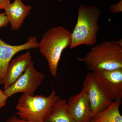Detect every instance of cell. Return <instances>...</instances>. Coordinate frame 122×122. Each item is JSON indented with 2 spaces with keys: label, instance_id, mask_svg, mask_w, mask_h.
I'll list each match as a JSON object with an SVG mask.
<instances>
[{
  "label": "cell",
  "instance_id": "cell-1",
  "mask_svg": "<svg viewBox=\"0 0 122 122\" xmlns=\"http://www.w3.org/2000/svg\"><path fill=\"white\" fill-rule=\"evenodd\" d=\"M78 61L85 63L92 72L122 69V41H105L94 46Z\"/></svg>",
  "mask_w": 122,
  "mask_h": 122
},
{
  "label": "cell",
  "instance_id": "cell-2",
  "mask_svg": "<svg viewBox=\"0 0 122 122\" xmlns=\"http://www.w3.org/2000/svg\"><path fill=\"white\" fill-rule=\"evenodd\" d=\"M101 14L100 9L96 5H79L77 23L71 32L70 49L82 45L94 46L97 41Z\"/></svg>",
  "mask_w": 122,
  "mask_h": 122
},
{
  "label": "cell",
  "instance_id": "cell-3",
  "mask_svg": "<svg viewBox=\"0 0 122 122\" xmlns=\"http://www.w3.org/2000/svg\"><path fill=\"white\" fill-rule=\"evenodd\" d=\"M71 32L63 26L53 27L46 31L38 43L39 52L46 58L51 74L56 77L58 64L63 51L70 47Z\"/></svg>",
  "mask_w": 122,
  "mask_h": 122
},
{
  "label": "cell",
  "instance_id": "cell-4",
  "mask_svg": "<svg viewBox=\"0 0 122 122\" xmlns=\"http://www.w3.org/2000/svg\"><path fill=\"white\" fill-rule=\"evenodd\" d=\"M59 97L53 88L48 96L23 94L18 100L16 106L17 112L15 115L30 122H44L51 113L55 104Z\"/></svg>",
  "mask_w": 122,
  "mask_h": 122
},
{
  "label": "cell",
  "instance_id": "cell-5",
  "mask_svg": "<svg viewBox=\"0 0 122 122\" xmlns=\"http://www.w3.org/2000/svg\"><path fill=\"white\" fill-rule=\"evenodd\" d=\"M45 78V75L37 71L34 67L33 62L31 61L22 75L4 92L8 98L19 93L34 95Z\"/></svg>",
  "mask_w": 122,
  "mask_h": 122
},
{
  "label": "cell",
  "instance_id": "cell-6",
  "mask_svg": "<svg viewBox=\"0 0 122 122\" xmlns=\"http://www.w3.org/2000/svg\"><path fill=\"white\" fill-rule=\"evenodd\" d=\"M81 91L89 99L93 117L108 108L113 102L107 97L100 87L94 72L88 73L86 75Z\"/></svg>",
  "mask_w": 122,
  "mask_h": 122
},
{
  "label": "cell",
  "instance_id": "cell-7",
  "mask_svg": "<svg viewBox=\"0 0 122 122\" xmlns=\"http://www.w3.org/2000/svg\"><path fill=\"white\" fill-rule=\"evenodd\" d=\"M97 81L107 97L113 101L122 98V69L94 72Z\"/></svg>",
  "mask_w": 122,
  "mask_h": 122
},
{
  "label": "cell",
  "instance_id": "cell-8",
  "mask_svg": "<svg viewBox=\"0 0 122 122\" xmlns=\"http://www.w3.org/2000/svg\"><path fill=\"white\" fill-rule=\"evenodd\" d=\"M38 42L36 37H30L25 44L13 46L0 39V83L3 84V79L9 64L13 57L21 51L38 48Z\"/></svg>",
  "mask_w": 122,
  "mask_h": 122
},
{
  "label": "cell",
  "instance_id": "cell-9",
  "mask_svg": "<svg viewBox=\"0 0 122 122\" xmlns=\"http://www.w3.org/2000/svg\"><path fill=\"white\" fill-rule=\"evenodd\" d=\"M67 103L70 113L75 122H91L93 115L91 109L89 101L82 91L71 96Z\"/></svg>",
  "mask_w": 122,
  "mask_h": 122
},
{
  "label": "cell",
  "instance_id": "cell-10",
  "mask_svg": "<svg viewBox=\"0 0 122 122\" xmlns=\"http://www.w3.org/2000/svg\"><path fill=\"white\" fill-rule=\"evenodd\" d=\"M30 53L27 52L11 61L3 81L4 90L12 85L24 73L31 61Z\"/></svg>",
  "mask_w": 122,
  "mask_h": 122
},
{
  "label": "cell",
  "instance_id": "cell-11",
  "mask_svg": "<svg viewBox=\"0 0 122 122\" xmlns=\"http://www.w3.org/2000/svg\"><path fill=\"white\" fill-rule=\"evenodd\" d=\"M32 9L31 6L24 4L22 0H15L7 5L4 9L5 13L12 30H18L21 28Z\"/></svg>",
  "mask_w": 122,
  "mask_h": 122
},
{
  "label": "cell",
  "instance_id": "cell-12",
  "mask_svg": "<svg viewBox=\"0 0 122 122\" xmlns=\"http://www.w3.org/2000/svg\"><path fill=\"white\" fill-rule=\"evenodd\" d=\"M44 122H75L70 113L67 100L59 97Z\"/></svg>",
  "mask_w": 122,
  "mask_h": 122
},
{
  "label": "cell",
  "instance_id": "cell-13",
  "mask_svg": "<svg viewBox=\"0 0 122 122\" xmlns=\"http://www.w3.org/2000/svg\"><path fill=\"white\" fill-rule=\"evenodd\" d=\"M122 99L114 100L108 108L95 115L91 122H122L119 111Z\"/></svg>",
  "mask_w": 122,
  "mask_h": 122
},
{
  "label": "cell",
  "instance_id": "cell-14",
  "mask_svg": "<svg viewBox=\"0 0 122 122\" xmlns=\"http://www.w3.org/2000/svg\"><path fill=\"white\" fill-rule=\"evenodd\" d=\"M109 10L112 13L118 14L122 11V0L115 5L109 6Z\"/></svg>",
  "mask_w": 122,
  "mask_h": 122
},
{
  "label": "cell",
  "instance_id": "cell-15",
  "mask_svg": "<svg viewBox=\"0 0 122 122\" xmlns=\"http://www.w3.org/2000/svg\"><path fill=\"white\" fill-rule=\"evenodd\" d=\"M9 24L8 20L5 12L0 13V28L7 27Z\"/></svg>",
  "mask_w": 122,
  "mask_h": 122
},
{
  "label": "cell",
  "instance_id": "cell-16",
  "mask_svg": "<svg viewBox=\"0 0 122 122\" xmlns=\"http://www.w3.org/2000/svg\"><path fill=\"white\" fill-rule=\"evenodd\" d=\"M0 109L5 106L7 103V100L8 98L5 93L4 92L2 91L0 88Z\"/></svg>",
  "mask_w": 122,
  "mask_h": 122
},
{
  "label": "cell",
  "instance_id": "cell-17",
  "mask_svg": "<svg viewBox=\"0 0 122 122\" xmlns=\"http://www.w3.org/2000/svg\"><path fill=\"white\" fill-rule=\"evenodd\" d=\"M7 122H30L22 119L19 117H17L16 115L12 116L9 118L7 120Z\"/></svg>",
  "mask_w": 122,
  "mask_h": 122
},
{
  "label": "cell",
  "instance_id": "cell-18",
  "mask_svg": "<svg viewBox=\"0 0 122 122\" xmlns=\"http://www.w3.org/2000/svg\"><path fill=\"white\" fill-rule=\"evenodd\" d=\"M10 3V0H0V10H4Z\"/></svg>",
  "mask_w": 122,
  "mask_h": 122
},
{
  "label": "cell",
  "instance_id": "cell-19",
  "mask_svg": "<svg viewBox=\"0 0 122 122\" xmlns=\"http://www.w3.org/2000/svg\"><path fill=\"white\" fill-rule=\"evenodd\" d=\"M57 0L59 1H61L62 0Z\"/></svg>",
  "mask_w": 122,
  "mask_h": 122
},
{
  "label": "cell",
  "instance_id": "cell-20",
  "mask_svg": "<svg viewBox=\"0 0 122 122\" xmlns=\"http://www.w3.org/2000/svg\"></svg>",
  "mask_w": 122,
  "mask_h": 122
}]
</instances>
